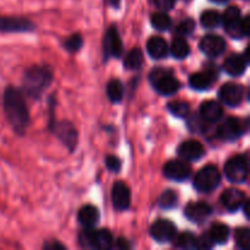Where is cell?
I'll return each mask as SVG.
<instances>
[{"label":"cell","instance_id":"6da1fadb","mask_svg":"<svg viewBox=\"0 0 250 250\" xmlns=\"http://www.w3.org/2000/svg\"><path fill=\"white\" fill-rule=\"evenodd\" d=\"M4 109L15 132L23 134L29 124V111L21 90L14 87H7L5 89Z\"/></svg>","mask_w":250,"mask_h":250},{"label":"cell","instance_id":"7a4b0ae2","mask_svg":"<svg viewBox=\"0 0 250 250\" xmlns=\"http://www.w3.org/2000/svg\"><path fill=\"white\" fill-rule=\"evenodd\" d=\"M54 80L53 70L48 65H33L27 68L23 75L22 84L27 95L39 99L49 88Z\"/></svg>","mask_w":250,"mask_h":250},{"label":"cell","instance_id":"3957f363","mask_svg":"<svg viewBox=\"0 0 250 250\" xmlns=\"http://www.w3.org/2000/svg\"><path fill=\"white\" fill-rule=\"evenodd\" d=\"M78 242L85 249H110L114 246V237L107 229H93L85 227L78 236Z\"/></svg>","mask_w":250,"mask_h":250},{"label":"cell","instance_id":"277c9868","mask_svg":"<svg viewBox=\"0 0 250 250\" xmlns=\"http://www.w3.org/2000/svg\"><path fill=\"white\" fill-rule=\"evenodd\" d=\"M149 81L156 92L161 95H172L181 88L180 81L173 76L172 71L166 68H155L151 71Z\"/></svg>","mask_w":250,"mask_h":250},{"label":"cell","instance_id":"5b68a950","mask_svg":"<svg viewBox=\"0 0 250 250\" xmlns=\"http://www.w3.org/2000/svg\"><path fill=\"white\" fill-rule=\"evenodd\" d=\"M221 182V173L214 165H207L198 171L194 177V188L200 193H210Z\"/></svg>","mask_w":250,"mask_h":250},{"label":"cell","instance_id":"8992f818","mask_svg":"<svg viewBox=\"0 0 250 250\" xmlns=\"http://www.w3.org/2000/svg\"><path fill=\"white\" fill-rule=\"evenodd\" d=\"M49 128L62 142V144L68 150H75L78 143V133L76 127L71 122L56 121V120L51 119L50 122H49Z\"/></svg>","mask_w":250,"mask_h":250},{"label":"cell","instance_id":"52a82bcc","mask_svg":"<svg viewBox=\"0 0 250 250\" xmlns=\"http://www.w3.org/2000/svg\"><path fill=\"white\" fill-rule=\"evenodd\" d=\"M225 175L232 183H244L248 178V160L246 155H236L225 164Z\"/></svg>","mask_w":250,"mask_h":250},{"label":"cell","instance_id":"ba28073f","mask_svg":"<svg viewBox=\"0 0 250 250\" xmlns=\"http://www.w3.org/2000/svg\"><path fill=\"white\" fill-rule=\"evenodd\" d=\"M248 129V120H241L237 117H229L217 128V137L224 141L233 142L241 138Z\"/></svg>","mask_w":250,"mask_h":250},{"label":"cell","instance_id":"9c48e42d","mask_svg":"<svg viewBox=\"0 0 250 250\" xmlns=\"http://www.w3.org/2000/svg\"><path fill=\"white\" fill-rule=\"evenodd\" d=\"M242 12L237 6H231L222 15V22L227 33L233 38H243L242 32Z\"/></svg>","mask_w":250,"mask_h":250},{"label":"cell","instance_id":"30bf717a","mask_svg":"<svg viewBox=\"0 0 250 250\" xmlns=\"http://www.w3.org/2000/svg\"><path fill=\"white\" fill-rule=\"evenodd\" d=\"M103 48H104L105 59L116 58L119 59L124 53V43L120 37L119 31L115 26H111L106 31L103 42Z\"/></svg>","mask_w":250,"mask_h":250},{"label":"cell","instance_id":"8fae6325","mask_svg":"<svg viewBox=\"0 0 250 250\" xmlns=\"http://www.w3.org/2000/svg\"><path fill=\"white\" fill-rule=\"evenodd\" d=\"M164 175L168 180L176 181V182H183L188 180L192 175V168L189 164L186 163V160H171L165 164L164 166Z\"/></svg>","mask_w":250,"mask_h":250},{"label":"cell","instance_id":"7c38bea8","mask_svg":"<svg viewBox=\"0 0 250 250\" xmlns=\"http://www.w3.org/2000/svg\"><path fill=\"white\" fill-rule=\"evenodd\" d=\"M177 229L168 220H158L150 227V236L159 243H167L175 239Z\"/></svg>","mask_w":250,"mask_h":250},{"label":"cell","instance_id":"4fadbf2b","mask_svg":"<svg viewBox=\"0 0 250 250\" xmlns=\"http://www.w3.org/2000/svg\"><path fill=\"white\" fill-rule=\"evenodd\" d=\"M219 97L229 106H238L244 98V88L237 83H226L219 90Z\"/></svg>","mask_w":250,"mask_h":250},{"label":"cell","instance_id":"5bb4252c","mask_svg":"<svg viewBox=\"0 0 250 250\" xmlns=\"http://www.w3.org/2000/svg\"><path fill=\"white\" fill-rule=\"evenodd\" d=\"M111 200L114 208L119 211H125L128 209L131 205V190H129L128 186L122 181H117L112 186Z\"/></svg>","mask_w":250,"mask_h":250},{"label":"cell","instance_id":"9a60e30c","mask_svg":"<svg viewBox=\"0 0 250 250\" xmlns=\"http://www.w3.org/2000/svg\"><path fill=\"white\" fill-rule=\"evenodd\" d=\"M36 24L23 17L0 16V32H31Z\"/></svg>","mask_w":250,"mask_h":250},{"label":"cell","instance_id":"2e32d148","mask_svg":"<svg viewBox=\"0 0 250 250\" xmlns=\"http://www.w3.org/2000/svg\"><path fill=\"white\" fill-rule=\"evenodd\" d=\"M200 50L209 58H217L226 50V42L217 34H207L200 41Z\"/></svg>","mask_w":250,"mask_h":250},{"label":"cell","instance_id":"e0dca14e","mask_svg":"<svg viewBox=\"0 0 250 250\" xmlns=\"http://www.w3.org/2000/svg\"><path fill=\"white\" fill-rule=\"evenodd\" d=\"M185 215L189 221L202 224L212 215V208L203 202L189 203L185 209Z\"/></svg>","mask_w":250,"mask_h":250},{"label":"cell","instance_id":"ac0fdd59","mask_svg":"<svg viewBox=\"0 0 250 250\" xmlns=\"http://www.w3.org/2000/svg\"><path fill=\"white\" fill-rule=\"evenodd\" d=\"M177 153L183 160L186 161H197L204 156L205 150L202 143L194 139H188L180 144L177 148Z\"/></svg>","mask_w":250,"mask_h":250},{"label":"cell","instance_id":"d6986e66","mask_svg":"<svg viewBox=\"0 0 250 250\" xmlns=\"http://www.w3.org/2000/svg\"><path fill=\"white\" fill-rule=\"evenodd\" d=\"M217 80V71L214 66L207 68L203 72H197L189 77V84L195 90H207Z\"/></svg>","mask_w":250,"mask_h":250},{"label":"cell","instance_id":"ffe728a7","mask_svg":"<svg viewBox=\"0 0 250 250\" xmlns=\"http://www.w3.org/2000/svg\"><path fill=\"white\" fill-rule=\"evenodd\" d=\"M247 65H248V56L247 51L244 54H233L229 56L224 62V70L229 73V76H242L246 71Z\"/></svg>","mask_w":250,"mask_h":250},{"label":"cell","instance_id":"44dd1931","mask_svg":"<svg viewBox=\"0 0 250 250\" xmlns=\"http://www.w3.org/2000/svg\"><path fill=\"white\" fill-rule=\"evenodd\" d=\"M247 197L242 190L236 189V188H231V189H226L221 195V203L229 211H237L241 209L243 203L246 202Z\"/></svg>","mask_w":250,"mask_h":250},{"label":"cell","instance_id":"7402d4cb","mask_svg":"<svg viewBox=\"0 0 250 250\" xmlns=\"http://www.w3.org/2000/svg\"><path fill=\"white\" fill-rule=\"evenodd\" d=\"M222 114H224V109H222L221 104L215 100H207L200 105L199 115L203 121L216 122L221 119Z\"/></svg>","mask_w":250,"mask_h":250},{"label":"cell","instance_id":"603a6c76","mask_svg":"<svg viewBox=\"0 0 250 250\" xmlns=\"http://www.w3.org/2000/svg\"><path fill=\"white\" fill-rule=\"evenodd\" d=\"M146 50L151 58L160 60V59L167 56L168 45L165 39H163L161 37H151L146 43Z\"/></svg>","mask_w":250,"mask_h":250},{"label":"cell","instance_id":"cb8c5ba5","mask_svg":"<svg viewBox=\"0 0 250 250\" xmlns=\"http://www.w3.org/2000/svg\"><path fill=\"white\" fill-rule=\"evenodd\" d=\"M100 220V212L93 205H84L78 211V221L84 227H94Z\"/></svg>","mask_w":250,"mask_h":250},{"label":"cell","instance_id":"d4e9b609","mask_svg":"<svg viewBox=\"0 0 250 250\" xmlns=\"http://www.w3.org/2000/svg\"><path fill=\"white\" fill-rule=\"evenodd\" d=\"M106 94L110 102L114 103V104H117V103L121 102V100L124 99L125 95V88L121 81L116 80V78L110 81V82L107 83Z\"/></svg>","mask_w":250,"mask_h":250},{"label":"cell","instance_id":"484cf974","mask_svg":"<svg viewBox=\"0 0 250 250\" xmlns=\"http://www.w3.org/2000/svg\"><path fill=\"white\" fill-rule=\"evenodd\" d=\"M208 233H209L214 244H225L229 238V226L224 224L212 225Z\"/></svg>","mask_w":250,"mask_h":250},{"label":"cell","instance_id":"4316f807","mask_svg":"<svg viewBox=\"0 0 250 250\" xmlns=\"http://www.w3.org/2000/svg\"><path fill=\"white\" fill-rule=\"evenodd\" d=\"M171 54L175 59H178V60H182V59H186L188 55H189V45H188L187 41H186L183 37H176L172 41V44H171Z\"/></svg>","mask_w":250,"mask_h":250},{"label":"cell","instance_id":"83f0119b","mask_svg":"<svg viewBox=\"0 0 250 250\" xmlns=\"http://www.w3.org/2000/svg\"><path fill=\"white\" fill-rule=\"evenodd\" d=\"M143 53L139 48H133L125 58V67L128 70H139L143 65Z\"/></svg>","mask_w":250,"mask_h":250},{"label":"cell","instance_id":"f1b7e54d","mask_svg":"<svg viewBox=\"0 0 250 250\" xmlns=\"http://www.w3.org/2000/svg\"><path fill=\"white\" fill-rule=\"evenodd\" d=\"M200 22L205 28H216L221 24L222 16L216 10H205L200 16Z\"/></svg>","mask_w":250,"mask_h":250},{"label":"cell","instance_id":"f546056e","mask_svg":"<svg viewBox=\"0 0 250 250\" xmlns=\"http://www.w3.org/2000/svg\"><path fill=\"white\" fill-rule=\"evenodd\" d=\"M151 24L155 29L158 31H167L168 28L171 27V19L165 11H160V12H155V14L151 15Z\"/></svg>","mask_w":250,"mask_h":250},{"label":"cell","instance_id":"4dcf8cb0","mask_svg":"<svg viewBox=\"0 0 250 250\" xmlns=\"http://www.w3.org/2000/svg\"><path fill=\"white\" fill-rule=\"evenodd\" d=\"M175 247L180 249H197V237L190 232H185L176 238Z\"/></svg>","mask_w":250,"mask_h":250},{"label":"cell","instance_id":"1f68e13d","mask_svg":"<svg viewBox=\"0 0 250 250\" xmlns=\"http://www.w3.org/2000/svg\"><path fill=\"white\" fill-rule=\"evenodd\" d=\"M177 203L178 195L177 193L172 189L165 190V192L160 195V198H159V205H160V208H163V209L165 210L172 209V208H175L176 205H177Z\"/></svg>","mask_w":250,"mask_h":250},{"label":"cell","instance_id":"d6a6232c","mask_svg":"<svg viewBox=\"0 0 250 250\" xmlns=\"http://www.w3.org/2000/svg\"><path fill=\"white\" fill-rule=\"evenodd\" d=\"M167 109L176 117H187L190 112L189 105L186 102H180V100L168 103Z\"/></svg>","mask_w":250,"mask_h":250},{"label":"cell","instance_id":"836d02e7","mask_svg":"<svg viewBox=\"0 0 250 250\" xmlns=\"http://www.w3.org/2000/svg\"><path fill=\"white\" fill-rule=\"evenodd\" d=\"M234 239H236V244L238 248L243 250L248 249L250 243V231L248 227L237 229L236 233H234Z\"/></svg>","mask_w":250,"mask_h":250},{"label":"cell","instance_id":"e575fe53","mask_svg":"<svg viewBox=\"0 0 250 250\" xmlns=\"http://www.w3.org/2000/svg\"><path fill=\"white\" fill-rule=\"evenodd\" d=\"M83 45V38L81 37V34L76 33L72 34L71 37H68L65 42H63V48L66 49L70 53H77Z\"/></svg>","mask_w":250,"mask_h":250},{"label":"cell","instance_id":"d590c367","mask_svg":"<svg viewBox=\"0 0 250 250\" xmlns=\"http://www.w3.org/2000/svg\"><path fill=\"white\" fill-rule=\"evenodd\" d=\"M195 29V22L192 19H186L182 22L178 23V26L176 27V33L178 36H188V34H192Z\"/></svg>","mask_w":250,"mask_h":250},{"label":"cell","instance_id":"8d00e7d4","mask_svg":"<svg viewBox=\"0 0 250 250\" xmlns=\"http://www.w3.org/2000/svg\"><path fill=\"white\" fill-rule=\"evenodd\" d=\"M105 165L111 172H119L122 167V163L116 155H107L105 158Z\"/></svg>","mask_w":250,"mask_h":250},{"label":"cell","instance_id":"74e56055","mask_svg":"<svg viewBox=\"0 0 250 250\" xmlns=\"http://www.w3.org/2000/svg\"><path fill=\"white\" fill-rule=\"evenodd\" d=\"M214 247V242L210 238L209 233H205L197 238V249H210Z\"/></svg>","mask_w":250,"mask_h":250},{"label":"cell","instance_id":"f35d334b","mask_svg":"<svg viewBox=\"0 0 250 250\" xmlns=\"http://www.w3.org/2000/svg\"><path fill=\"white\" fill-rule=\"evenodd\" d=\"M154 4L161 11H168V10L173 9V6L176 4V0H154Z\"/></svg>","mask_w":250,"mask_h":250},{"label":"cell","instance_id":"ab89813d","mask_svg":"<svg viewBox=\"0 0 250 250\" xmlns=\"http://www.w3.org/2000/svg\"><path fill=\"white\" fill-rule=\"evenodd\" d=\"M44 249H48V250H58V249H66V247L63 244H61L60 242L58 241H53L50 243H45L43 247Z\"/></svg>","mask_w":250,"mask_h":250},{"label":"cell","instance_id":"60d3db41","mask_svg":"<svg viewBox=\"0 0 250 250\" xmlns=\"http://www.w3.org/2000/svg\"><path fill=\"white\" fill-rule=\"evenodd\" d=\"M249 26H250L249 16L243 17V20H242V32H243L244 37L249 36Z\"/></svg>","mask_w":250,"mask_h":250},{"label":"cell","instance_id":"b9f144b4","mask_svg":"<svg viewBox=\"0 0 250 250\" xmlns=\"http://www.w3.org/2000/svg\"><path fill=\"white\" fill-rule=\"evenodd\" d=\"M131 247H132L131 243H129L127 239L122 238V237H120V238L116 241V248H119V249H129Z\"/></svg>","mask_w":250,"mask_h":250},{"label":"cell","instance_id":"7bdbcfd3","mask_svg":"<svg viewBox=\"0 0 250 250\" xmlns=\"http://www.w3.org/2000/svg\"><path fill=\"white\" fill-rule=\"evenodd\" d=\"M107 2H109L111 6L114 7H119L120 6V2H121V0H107Z\"/></svg>","mask_w":250,"mask_h":250},{"label":"cell","instance_id":"ee69618b","mask_svg":"<svg viewBox=\"0 0 250 250\" xmlns=\"http://www.w3.org/2000/svg\"><path fill=\"white\" fill-rule=\"evenodd\" d=\"M212 2H216V4H225V2H227L229 0H211Z\"/></svg>","mask_w":250,"mask_h":250}]
</instances>
